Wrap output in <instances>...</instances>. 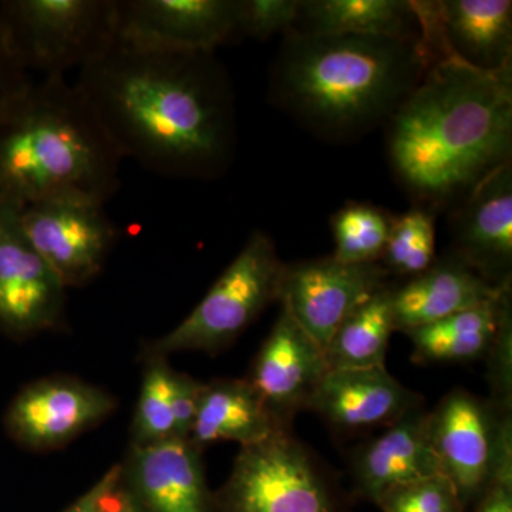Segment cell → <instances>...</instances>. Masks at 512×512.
Returning a JSON list of instances; mask_svg holds the SVG:
<instances>
[{
  "label": "cell",
  "instance_id": "f546056e",
  "mask_svg": "<svg viewBox=\"0 0 512 512\" xmlns=\"http://www.w3.org/2000/svg\"><path fill=\"white\" fill-rule=\"evenodd\" d=\"M476 512H512L511 419L505 416L498 431L494 466L490 480L480 495Z\"/></svg>",
  "mask_w": 512,
  "mask_h": 512
},
{
  "label": "cell",
  "instance_id": "44dd1931",
  "mask_svg": "<svg viewBox=\"0 0 512 512\" xmlns=\"http://www.w3.org/2000/svg\"><path fill=\"white\" fill-rule=\"evenodd\" d=\"M288 431L276 420L248 380L221 379L204 383L190 434L201 450L218 441L252 446Z\"/></svg>",
  "mask_w": 512,
  "mask_h": 512
},
{
  "label": "cell",
  "instance_id": "d6a6232c",
  "mask_svg": "<svg viewBox=\"0 0 512 512\" xmlns=\"http://www.w3.org/2000/svg\"><path fill=\"white\" fill-rule=\"evenodd\" d=\"M29 74L10 55L5 43L0 39V117L10 100L29 82Z\"/></svg>",
  "mask_w": 512,
  "mask_h": 512
},
{
  "label": "cell",
  "instance_id": "9a60e30c",
  "mask_svg": "<svg viewBox=\"0 0 512 512\" xmlns=\"http://www.w3.org/2000/svg\"><path fill=\"white\" fill-rule=\"evenodd\" d=\"M500 424L464 390L448 394L430 413L431 443L441 474L453 483L464 508L480 497L490 480Z\"/></svg>",
  "mask_w": 512,
  "mask_h": 512
},
{
  "label": "cell",
  "instance_id": "8fae6325",
  "mask_svg": "<svg viewBox=\"0 0 512 512\" xmlns=\"http://www.w3.org/2000/svg\"><path fill=\"white\" fill-rule=\"evenodd\" d=\"M239 0H116V40L167 52L214 53L238 33Z\"/></svg>",
  "mask_w": 512,
  "mask_h": 512
},
{
  "label": "cell",
  "instance_id": "1f68e13d",
  "mask_svg": "<svg viewBox=\"0 0 512 512\" xmlns=\"http://www.w3.org/2000/svg\"><path fill=\"white\" fill-rule=\"evenodd\" d=\"M119 481L120 466L116 464L64 512H106L107 500Z\"/></svg>",
  "mask_w": 512,
  "mask_h": 512
},
{
  "label": "cell",
  "instance_id": "ac0fdd59",
  "mask_svg": "<svg viewBox=\"0 0 512 512\" xmlns=\"http://www.w3.org/2000/svg\"><path fill=\"white\" fill-rule=\"evenodd\" d=\"M419 407V396L397 382L386 366L328 370L308 409L340 430L392 426Z\"/></svg>",
  "mask_w": 512,
  "mask_h": 512
},
{
  "label": "cell",
  "instance_id": "4fadbf2b",
  "mask_svg": "<svg viewBox=\"0 0 512 512\" xmlns=\"http://www.w3.org/2000/svg\"><path fill=\"white\" fill-rule=\"evenodd\" d=\"M382 264H345L335 256L285 265L278 302L325 350L343 320L384 286Z\"/></svg>",
  "mask_w": 512,
  "mask_h": 512
},
{
  "label": "cell",
  "instance_id": "4dcf8cb0",
  "mask_svg": "<svg viewBox=\"0 0 512 512\" xmlns=\"http://www.w3.org/2000/svg\"><path fill=\"white\" fill-rule=\"evenodd\" d=\"M202 389H204V383L198 382L184 373L174 372L173 417L174 437L177 439H190Z\"/></svg>",
  "mask_w": 512,
  "mask_h": 512
},
{
  "label": "cell",
  "instance_id": "2e32d148",
  "mask_svg": "<svg viewBox=\"0 0 512 512\" xmlns=\"http://www.w3.org/2000/svg\"><path fill=\"white\" fill-rule=\"evenodd\" d=\"M328 370L325 350L282 306L247 380L288 429L292 417L308 409Z\"/></svg>",
  "mask_w": 512,
  "mask_h": 512
},
{
  "label": "cell",
  "instance_id": "5b68a950",
  "mask_svg": "<svg viewBox=\"0 0 512 512\" xmlns=\"http://www.w3.org/2000/svg\"><path fill=\"white\" fill-rule=\"evenodd\" d=\"M0 39L26 73L64 76L116 42V0H5Z\"/></svg>",
  "mask_w": 512,
  "mask_h": 512
},
{
  "label": "cell",
  "instance_id": "ba28073f",
  "mask_svg": "<svg viewBox=\"0 0 512 512\" xmlns=\"http://www.w3.org/2000/svg\"><path fill=\"white\" fill-rule=\"evenodd\" d=\"M104 205L86 195L64 194L20 207L26 237L66 289L93 282L116 247L119 231Z\"/></svg>",
  "mask_w": 512,
  "mask_h": 512
},
{
  "label": "cell",
  "instance_id": "603a6c76",
  "mask_svg": "<svg viewBox=\"0 0 512 512\" xmlns=\"http://www.w3.org/2000/svg\"><path fill=\"white\" fill-rule=\"evenodd\" d=\"M508 308L510 288L494 301L410 330L407 335L413 342L414 357L424 362H466L487 355Z\"/></svg>",
  "mask_w": 512,
  "mask_h": 512
},
{
  "label": "cell",
  "instance_id": "484cf974",
  "mask_svg": "<svg viewBox=\"0 0 512 512\" xmlns=\"http://www.w3.org/2000/svg\"><path fill=\"white\" fill-rule=\"evenodd\" d=\"M392 221L380 208L350 202L332 218L333 256L345 264H380Z\"/></svg>",
  "mask_w": 512,
  "mask_h": 512
},
{
  "label": "cell",
  "instance_id": "30bf717a",
  "mask_svg": "<svg viewBox=\"0 0 512 512\" xmlns=\"http://www.w3.org/2000/svg\"><path fill=\"white\" fill-rule=\"evenodd\" d=\"M116 409L117 400L100 387L76 377H45L16 394L3 426L20 447L45 453L72 443Z\"/></svg>",
  "mask_w": 512,
  "mask_h": 512
},
{
  "label": "cell",
  "instance_id": "4316f807",
  "mask_svg": "<svg viewBox=\"0 0 512 512\" xmlns=\"http://www.w3.org/2000/svg\"><path fill=\"white\" fill-rule=\"evenodd\" d=\"M434 255L436 227L433 211L414 207L392 221L382 256V266L387 272L414 278L434 264Z\"/></svg>",
  "mask_w": 512,
  "mask_h": 512
},
{
  "label": "cell",
  "instance_id": "8992f818",
  "mask_svg": "<svg viewBox=\"0 0 512 512\" xmlns=\"http://www.w3.org/2000/svg\"><path fill=\"white\" fill-rule=\"evenodd\" d=\"M284 269L272 238L255 231L194 311L163 338L148 343L144 355L211 353L231 345L272 302H278Z\"/></svg>",
  "mask_w": 512,
  "mask_h": 512
},
{
  "label": "cell",
  "instance_id": "7402d4cb",
  "mask_svg": "<svg viewBox=\"0 0 512 512\" xmlns=\"http://www.w3.org/2000/svg\"><path fill=\"white\" fill-rule=\"evenodd\" d=\"M291 32L423 40L419 13L407 0H303Z\"/></svg>",
  "mask_w": 512,
  "mask_h": 512
},
{
  "label": "cell",
  "instance_id": "52a82bcc",
  "mask_svg": "<svg viewBox=\"0 0 512 512\" xmlns=\"http://www.w3.org/2000/svg\"><path fill=\"white\" fill-rule=\"evenodd\" d=\"M214 501L215 512H333L325 481L288 431L241 447Z\"/></svg>",
  "mask_w": 512,
  "mask_h": 512
},
{
  "label": "cell",
  "instance_id": "83f0119b",
  "mask_svg": "<svg viewBox=\"0 0 512 512\" xmlns=\"http://www.w3.org/2000/svg\"><path fill=\"white\" fill-rule=\"evenodd\" d=\"M383 512H463L456 488L443 474L399 485L376 501Z\"/></svg>",
  "mask_w": 512,
  "mask_h": 512
},
{
  "label": "cell",
  "instance_id": "d4e9b609",
  "mask_svg": "<svg viewBox=\"0 0 512 512\" xmlns=\"http://www.w3.org/2000/svg\"><path fill=\"white\" fill-rule=\"evenodd\" d=\"M140 396L131 424V446H147L174 437L173 376L167 357L144 355Z\"/></svg>",
  "mask_w": 512,
  "mask_h": 512
},
{
  "label": "cell",
  "instance_id": "ffe728a7",
  "mask_svg": "<svg viewBox=\"0 0 512 512\" xmlns=\"http://www.w3.org/2000/svg\"><path fill=\"white\" fill-rule=\"evenodd\" d=\"M507 288L485 281L457 256L434 261L426 272L393 289L394 325L407 333L494 301Z\"/></svg>",
  "mask_w": 512,
  "mask_h": 512
},
{
  "label": "cell",
  "instance_id": "3957f363",
  "mask_svg": "<svg viewBox=\"0 0 512 512\" xmlns=\"http://www.w3.org/2000/svg\"><path fill=\"white\" fill-rule=\"evenodd\" d=\"M434 63L423 40L286 32L271 77L279 107L328 140L389 121Z\"/></svg>",
  "mask_w": 512,
  "mask_h": 512
},
{
  "label": "cell",
  "instance_id": "836d02e7",
  "mask_svg": "<svg viewBox=\"0 0 512 512\" xmlns=\"http://www.w3.org/2000/svg\"><path fill=\"white\" fill-rule=\"evenodd\" d=\"M106 512H138V510L117 485L116 490L110 494L109 500H107Z\"/></svg>",
  "mask_w": 512,
  "mask_h": 512
},
{
  "label": "cell",
  "instance_id": "9c48e42d",
  "mask_svg": "<svg viewBox=\"0 0 512 512\" xmlns=\"http://www.w3.org/2000/svg\"><path fill=\"white\" fill-rule=\"evenodd\" d=\"M19 205L0 198V335L35 338L63 328L66 286L30 244Z\"/></svg>",
  "mask_w": 512,
  "mask_h": 512
},
{
  "label": "cell",
  "instance_id": "6da1fadb",
  "mask_svg": "<svg viewBox=\"0 0 512 512\" xmlns=\"http://www.w3.org/2000/svg\"><path fill=\"white\" fill-rule=\"evenodd\" d=\"M77 86L124 158L175 180H212L237 143L234 90L214 53L114 42L80 69Z\"/></svg>",
  "mask_w": 512,
  "mask_h": 512
},
{
  "label": "cell",
  "instance_id": "d6986e66",
  "mask_svg": "<svg viewBox=\"0 0 512 512\" xmlns=\"http://www.w3.org/2000/svg\"><path fill=\"white\" fill-rule=\"evenodd\" d=\"M441 474L431 443L430 413L414 407L400 417L357 458L355 476L360 493L376 503L399 485Z\"/></svg>",
  "mask_w": 512,
  "mask_h": 512
},
{
  "label": "cell",
  "instance_id": "f1b7e54d",
  "mask_svg": "<svg viewBox=\"0 0 512 512\" xmlns=\"http://www.w3.org/2000/svg\"><path fill=\"white\" fill-rule=\"evenodd\" d=\"M301 0H239L238 33L266 40L289 32L298 19Z\"/></svg>",
  "mask_w": 512,
  "mask_h": 512
},
{
  "label": "cell",
  "instance_id": "5bb4252c",
  "mask_svg": "<svg viewBox=\"0 0 512 512\" xmlns=\"http://www.w3.org/2000/svg\"><path fill=\"white\" fill-rule=\"evenodd\" d=\"M202 450L188 439L131 446L119 487L138 512H215Z\"/></svg>",
  "mask_w": 512,
  "mask_h": 512
},
{
  "label": "cell",
  "instance_id": "277c9868",
  "mask_svg": "<svg viewBox=\"0 0 512 512\" xmlns=\"http://www.w3.org/2000/svg\"><path fill=\"white\" fill-rule=\"evenodd\" d=\"M123 160L86 94L64 76L29 79L0 117V198L19 207L64 194L106 204Z\"/></svg>",
  "mask_w": 512,
  "mask_h": 512
},
{
  "label": "cell",
  "instance_id": "7a4b0ae2",
  "mask_svg": "<svg viewBox=\"0 0 512 512\" xmlns=\"http://www.w3.org/2000/svg\"><path fill=\"white\" fill-rule=\"evenodd\" d=\"M390 164L417 207L456 208L512 154V69L431 63L387 121Z\"/></svg>",
  "mask_w": 512,
  "mask_h": 512
},
{
  "label": "cell",
  "instance_id": "cb8c5ba5",
  "mask_svg": "<svg viewBox=\"0 0 512 512\" xmlns=\"http://www.w3.org/2000/svg\"><path fill=\"white\" fill-rule=\"evenodd\" d=\"M394 330L393 289L384 285L333 333L325 348L329 370L384 366Z\"/></svg>",
  "mask_w": 512,
  "mask_h": 512
},
{
  "label": "cell",
  "instance_id": "e0dca14e",
  "mask_svg": "<svg viewBox=\"0 0 512 512\" xmlns=\"http://www.w3.org/2000/svg\"><path fill=\"white\" fill-rule=\"evenodd\" d=\"M456 256L485 281L510 286L512 266V167L504 165L454 208Z\"/></svg>",
  "mask_w": 512,
  "mask_h": 512
},
{
  "label": "cell",
  "instance_id": "7c38bea8",
  "mask_svg": "<svg viewBox=\"0 0 512 512\" xmlns=\"http://www.w3.org/2000/svg\"><path fill=\"white\" fill-rule=\"evenodd\" d=\"M434 62L453 59L483 73L512 69V2H414Z\"/></svg>",
  "mask_w": 512,
  "mask_h": 512
}]
</instances>
